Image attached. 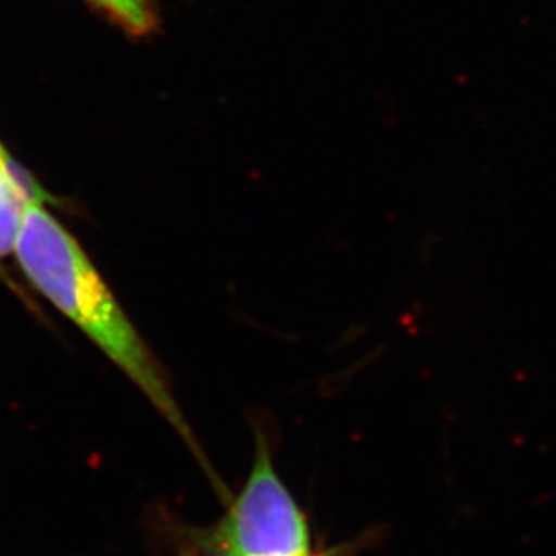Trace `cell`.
Masks as SVG:
<instances>
[{
    "instance_id": "6da1fadb",
    "label": "cell",
    "mask_w": 556,
    "mask_h": 556,
    "mask_svg": "<svg viewBox=\"0 0 556 556\" xmlns=\"http://www.w3.org/2000/svg\"><path fill=\"white\" fill-rule=\"evenodd\" d=\"M15 256L29 283L73 320L180 434L188 435L185 416L157 358L76 238L49 215L40 200L27 205Z\"/></svg>"
},
{
    "instance_id": "7a4b0ae2",
    "label": "cell",
    "mask_w": 556,
    "mask_h": 556,
    "mask_svg": "<svg viewBox=\"0 0 556 556\" xmlns=\"http://www.w3.org/2000/svg\"><path fill=\"white\" fill-rule=\"evenodd\" d=\"M216 544L226 556H312L305 515L263 440L242 492L218 526Z\"/></svg>"
},
{
    "instance_id": "3957f363",
    "label": "cell",
    "mask_w": 556,
    "mask_h": 556,
    "mask_svg": "<svg viewBox=\"0 0 556 556\" xmlns=\"http://www.w3.org/2000/svg\"><path fill=\"white\" fill-rule=\"evenodd\" d=\"M40 200L37 186L16 172L15 164L0 177V260L15 252L27 205Z\"/></svg>"
},
{
    "instance_id": "277c9868",
    "label": "cell",
    "mask_w": 556,
    "mask_h": 556,
    "mask_svg": "<svg viewBox=\"0 0 556 556\" xmlns=\"http://www.w3.org/2000/svg\"><path fill=\"white\" fill-rule=\"evenodd\" d=\"M90 2L109 13L112 21L134 37L148 35L155 31L157 27V11L153 8L152 0H90Z\"/></svg>"
},
{
    "instance_id": "5b68a950",
    "label": "cell",
    "mask_w": 556,
    "mask_h": 556,
    "mask_svg": "<svg viewBox=\"0 0 556 556\" xmlns=\"http://www.w3.org/2000/svg\"><path fill=\"white\" fill-rule=\"evenodd\" d=\"M11 166H13V161H11L10 155L4 152V148L0 147V177H2Z\"/></svg>"
}]
</instances>
